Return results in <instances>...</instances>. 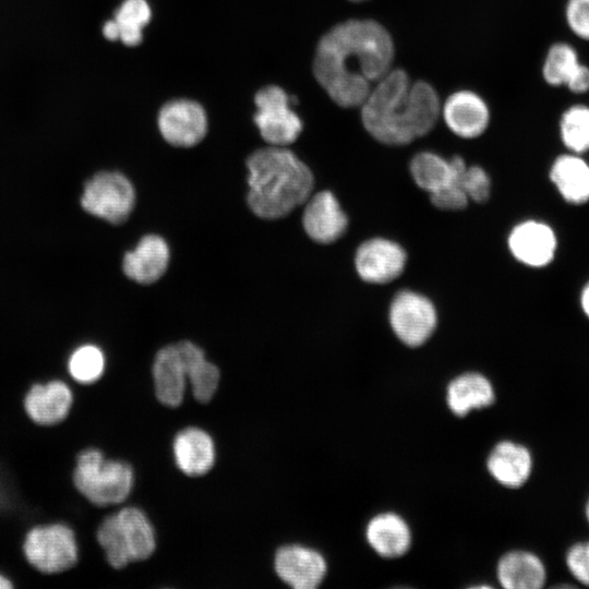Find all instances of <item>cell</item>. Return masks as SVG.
<instances>
[{"label":"cell","instance_id":"6da1fadb","mask_svg":"<svg viewBox=\"0 0 589 589\" xmlns=\"http://www.w3.org/2000/svg\"><path fill=\"white\" fill-rule=\"evenodd\" d=\"M394 44L373 20H348L330 28L316 46L313 73L338 106L360 107L388 71Z\"/></svg>","mask_w":589,"mask_h":589},{"label":"cell","instance_id":"7a4b0ae2","mask_svg":"<svg viewBox=\"0 0 589 589\" xmlns=\"http://www.w3.org/2000/svg\"><path fill=\"white\" fill-rule=\"evenodd\" d=\"M360 107L364 129L386 145H406L425 135L441 115L435 89L423 81L411 83L401 69L375 83Z\"/></svg>","mask_w":589,"mask_h":589},{"label":"cell","instance_id":"3957f363","mask_svg":"<svg viewBox=\"0 0 589 589\" xmlns=\"http://www.w3.org/2000/svg\"><path fill=\"white\" fill-rule=\"evenodd\" d=\"M248 204L265 219L281 218L311 195L314 179L309 167L280 146L255 151L247 159Z\"/></svg>","mask_w":589,"mask_h":589},{"label":"cell","instance_id":"277c9868","mask_svg":"<svg viewBox=\"0 0 589 589\" xmlns=\"http://www.w3.org/2000/svg\"><path fill=\"white\" fill-rule=\"evenodd\" d=\"M97 541L113 568L148 558L156 549L155 532L145 513L124 507L107 516L97 529Z\"/></svg>","mask_w":589,"mask_h":589},{"label":"cell","instance_id":"5b68a950","mask_svg":"<svg viewBox=\"0 0 589 589\" xmlns=\"http://www.w3.org/2000/svg\"><path fill=\"white\" fill-rule=\"evenodd\" d=\"M72 479L87 501L103 507L127 500L134 474L128 462L107 459L99 449L86 448L76 457Z\"/></svg>","mask_w":589,"mask_h":589},{"label":"cell","instance_id":"8992f818","mask_svg":"<svg viewBox=\"0 0 589 589\" xmlns=\"http://www.w3.org/2000/svg\"><path fill=\"white\" fill-rule=\"evenodd\" d=\"M79 202L86 214L111 225H120L129 218L134 207L135 192L124 175L104 170L84 181Z\"/></svg>","mask_w":589,"mask_h":589},{"label":"cell","instance_id":"52a82bcc","mask_svg":"<svg viewBox=\"0 0 589 589\" xmlns=\"http://www.w3.org/2000/svg\"><path fill=\"white\" fill-rule=\"evenodd\" d=\"M23 552L27 562L44 574L68 570L79 560L75 534L61 522L32 528L25 536Z\"/></svg>","mask_w":589,"mask_h":589},{"label":"cell","instance_id":"ba28073f","mask_svg":"<svg viewBox=\"0 0 589 589\" xmlns=\"http://www.w3.org/2000/svg\"><path fill=\"white\" fill-rule=\"evenodd\" d=\"M254 101L257 108L254 122L265 142L285 146L298 139L302 122L289 107L290 98L281 87H263L255 94Z\"/></svg>","mask_w":589,"mask_h":589},{"label":"cell","instance_id":"9c48e42d","mask_svg":"<svg viewBox=\"0 0 589 589\" xmlns=\"http://www.w3.org/2000/svg\"><path fill=\"white\" fill-rule=\"evenodd\" d=\"M388 320L400 341L409 347H419L434 333L437 313L432 301L425 296L401 290L392 300Z\"/></svg>","mask_w":589,"mask_h":589},{"label":"cell","instance_id":"30bf717a","mask_svg":"<svg viewBox=\"0 0 589 589\" xmlns=\"http://www.w3.org/2000/svg\"><path fill=\"white\" fill-rule=\"evenodd\" d=\"M158 127L163 137L169 144L190 147L205 136L207 118L199 103L190 99H175L161 107Z\"/></svg>","mask_w":589,"mask_h":589},{"label":"cell","instance_id":"8fae6325","mask_svg":"<svg viewBox=\"0 0 589 589\" xmlns=\"http://www.w3.org/2000/svg\"><path fill=\"white\" fill-rule=\"evenodd\" d=\"M407 255L396 242L373 238L359 245L354 255V267L359 277L369 284H387L404 272Z\"/></svg>","mask_w":589,"mask_h":589},{"label":"cell","instance_id":"7c38bea8","mask_svg":"<svg viewBox=\"0 0 589 589\" xmlns=\"http://www.w3.org/2000/svg\"><path fill=\"white\" fill-rule=\"evenodd\" d=\"M274 567L278 577L294 589H314L326 574L324 557L315 550L299 544L279 548Z\"/></svg>","mask_w":589,"mask_h":589},{"label":"cell","instance_id":"4fadbf2b","mask_svg":"<svg viewBox=\"0 0 589 589\" xmlns=\"http://www.w3.org/2000/svg\"><path fill=\"white\" fill-rule=\"evenodd\" d=\"M302 225L313 241L328 244L346 232L348 218L336 196L321 191L306 200Z\"/></svg>","mask_w":589,"mask_h":589},{"label":"cell","instance_id":"5bb4252c","mask_svg":"<svg viewBox=\"0 0 589 589\" xmlns=\"http://www.w3.org/2000/svg\"><path fill=\"white\" fill-rule=\"evenodd\" d=\"M448 129L462 139L480 136L489 125L490 111L485 101L470 91L452 94L441 107Z\"/></svg>","mask_w":589,"mask_h":589},{"label":"cell","instance_id":"9a60e30c","mask_svg":"<svg viewBox=\"0 0 589 589\" xmlns=\"http://www.w3.org/2000/svg\"><path fill=\"white\" fill-rule=\"evenodd\" d=\"M73 404V394L67 383L51 380L32 385L24 397V409L28 418L40 425L62 422Z\"/></svg>","mask_w":589,"mask_h":589},{"label":"cell","instance_id":"2e32d148","mask_svg":"<svg viewBox=\"0 0 589 589\" xmlns=\"http://www.w3.org/2000/svg\"><path fill=\"white\" fill-rule=\"evenodd\" d=\"M508 248L522 264L542 267L554 257L556 238L548 225L527 220L514 227L508 237Z\"/></svg>","mask_w":589,"mask_h":589},{"label":"cell","instance_id":"e0dca14e","mask_svg":"<svg viewBox=\"0 0 589 589\" xmlns=\"http://www.w3.org/2000/svg\"><path fill=\"white\" fill-rule=\"evenodd\" d=\"M169 249L166 241L156 235L143 237L134 250L124 254L122 269L127 277L149 285L158 280L167 269Z\"/></svg>","mask_w":589,"mask_h":589},{"label":"cell","instance_id":"ac0fdd59","mask_svg":"<svg viewBox=\"0 0 589 589\" xmlns=\"http://www.w3.org/2000/svg\"><path fill=\"white\" fill-rule=\"evenodd\" d=\"M173 455L178 468L190 477L207 473L216 457L211 435L194 426L185 428L176 435Z\"/></svg>","mask_w":589,"mask_h":589},{"label":"cell","instance_id":"d6986e66","mask_svg":"<svg viewBox=\"0 0 589 589\" xmlns=\"http://www.w3.org/2000/svg\"><path fill=\"white\" fill-rule=\"evenodd\" d=\"M155 395L167 407L181 405L185 392L187 376L177 345L161 348L153 363Z\"/></svg>","mask_w":589,"mask_h":589},{"label":"cell","instance_id":"ffe728a7","mask_svg":"<svg viewBox=\"0 0 589 589\" xmlns=\"http://www.w3.org/2000/svg\"><path fill=\"white\" fill-rule=\"evenodd\" d=\"M488 469L501 484L518 488L527 481L531 473V454L522 445L503 441L491 452Z\"/></svg>","mask_w":589,"mask_h":589},{"label":"cell","instance_id":"44dd1931","mask_svg":"<svg viewBox=\"0 0 589 589\" xmlns=\"http://www.w3.org/2000/svg\"><path fill=\"white\" fill-rule=\"evenodd\" d=\"M465 165L459 156L445 159L436 153L421 152L411 159L410 173L414 183L431 194L454 182Z\"/></svg>","mask_w":589,"mask_h":589},{"label":"cell","instance_id":"7402d4cb","mask_svg":"<svg viewBox=\"0 0 589 589\" xmlns=\"http://www.w3.org/2000/svg\"><path fill=\"white\" fill-rule=\"evenodd\" d=\"M176 345L182 359L187 380L192 386L193 396L199 402H208L219 385L218 368L206 360L204 351L195 344L183 340Z\"/></svg>","mask_w":589,"mask_h":589},{"label":"cell","instance_id":"603a6c76","mask_svg":"<svg viewBox=\"0 0 589 589\" xmlns=\"http://www.w3.org/2000/svg\"><path fill=\"white\" fill-rule=\"evenodd\" d=\"M501 585L507 589H539L545 581V568L541 560L525 551L505 554L497 566Z\"/></svg>","mask_w":589,"mask_h":589},{"label":"cell","instance_id":"cb8c5ba5","mask_svg":"<svg viewBox=\"0 0 589 589\" xmlns=\"http://www.w3.org/2000/svg\"><path fill=\"white\" fill-rule=\"evenodd\" d=\"M366 539L375 552L384 557L405 554L411 541L407 524L393 513H383L372 518L366 527Z\"/></svg>","mask_w":589,"mask_h":589},{"label":"cell","instance_id":"d4e9b609","mask_svg":"<svg viewBox=\"0 0 589 589\" xmlns=\"http://www.w3.org/2000/svg\"><path fill=\"white\" fill-rule=\"evenodd\" d=\"M550 177L567 202L581 204L589 200V165L579 154L557 157L551 167Z\"/></svg>","mask_w":589,"mask_h":589},{"label":"cell","instance_id":"484cf974","mask_svg":"<svg viewBox=\"0 0 589 589\" xmlns=\"http://www.w3.org/2000/svg\"><path fill=\"white\" fill-rule=\"evenodd\" d=\"M494 392L490 381L479 373H465L454 378L447 387V404L457 416L471 409L491 405Z\"/></svg>","mask_w":589,"mask_h":589},{"label":"cell","instance_id":"4316f807","mask_svg":"<svg viewBox=\"0 0 589 589\" xmlns=\"http://www.w3.org/2000/svg\"><path fill=\"white\" fill-rule=\"evenodd\" d=\"M582 63L576 49L567 43L553 44L545 56L542 75L551 86H567Z\"/></svg>","mask_w":589,"mask_h":589},{"label":"cell","instance_id":"83f0119b","mask_svg":"<svg viewBox=\"0 0 589 589\" xmlns=\"http://www.w3.org/2000/svg\"><path fill=\"white\" fill-rule=\"evenodd\" d=\"M151 20V8L146 0H124L115 13L119 39L127 46L142 41L143 27Z\"/></svg>","mask_w":589,"mask_h":589},{"label":"cell","instance_id":"f1b7e54d","mask_svg":"<svg viewBox=\"0 0 589 589\" xmlns=\"http://www.w3.org/2000/svg\"><path fill=\"white\" fill-rule=\"evenodd\" d=\"M560 133L564 145L572 153L589 152V106L568 107L561 117Z\"/></svg>","mask_w":589,"mask_h":589},{"label":"cell","instance_id":"f546056e","mask_svg":"<svg viewBox=\"0 0 589 589\" xmlns=\"http://www.w3.org/2000/svg\"><path fill=\"white\" fill-rule=\"evenodd\" d=\"M105 364V354L98 346L83 344L70 353L67 369L75 382L92 384L101 377Z\"/></svg>","mask_w":589,"mask_h":589},{"label":"cell","instance_id":"4dcf8cb0","mask_svg":"<svg viewBox=\"0 0 589 589\" xmlns=\"http://www.w3.org/2000/svg\"><path fill=\"white\" fill-rule=\"evenodd\" d=\"M457 182L466 193L469 201L484 203L490 196L491 180L489 175L479 166L465 165L458 176Z\"/></svg>","mask_w":589,"mask_h":589},{"label":"cell","instance_id":"1f68e13d","mask_svg":"<svg viewBox=\"0 0 589 589\" xmlns=\"http://www.w3.org/2000/svg\"><path fill=\"white\" fill-rule=\"evenodd\" d=\"M565 19L575 36L589 40V0H567Z\"/></svg>","mask_w":589,"mask_h":589},{"label":"cell","instance_id":"d6a6232c","mask_svg":"<svg viewBox=\"0 0 589 589\" xmlns=\"http://www.w3.org/2000/svg\"><path fill=\"white\" fill-rule=\"evenodd\" d=\"M431 203L442 211H461L469 200L457 182V178L450 184L430 194Z\"/></svg>","mask_w":589,"mask_h":589},{"label":"cell","instance_id":"836d02e7","mask_svg":"<svg viewBox=\"0 0 589 589\" xmlns=\"http://www.w3.org/2000/svg\"><path fill=\"white\" fill-rule=\"evenodd\" d=\"M566 565L576 580L589 586V542L574 544L566 554Z\"/></svg>","mask_w":589,"mask_h":589},{"label":"cell","instance_id":"e575fe53","mask_svg":"<svg viewBox=\"0 0 589 589\" xmlns=\"http://www.w3.org/2000/svg\"><path fill=\"white\" fill-rule=\"evenodd\" d=\"M570 92L582 94L589 91V67L582 63L578 72L566 86Z\"/></svg>","mask_w":589,"mask_h":589},{"label":"cell","instance_id":"d590c367","mask_svg":"<svg viewBox=\"0 0 589 589\" xmlns=\"http://www.w3.org/2000/svg\"><path fill=\"white\" fill-rule=\"evenodd\" d=\"M103 34L109 40L119 39L118 27L113 20L107 21L104 24Z\"/></svg>","mask_w":589,"mask_h":589},{"label":"cell","instance_id":"8d00e7d4","mask_svg":"<svg viewBox=\"0 0 589 589\" xmlns=\"http://www.w3.org/2000/svg\"><path fill=\"white\" fill-rule=\"evenodd\" d=\"M581 305H582V310L584 312L587 314V316L589 317V283L586 285V287L584 288L582 290V293H581Z\"/></svg>","mask_w":589,"mask_h":589},{"label":"cell","instance_id":"74e56055","mask_svg":"<svg viewBox=\"0 0 589 589\" xmlns=\"http://www.w3.org/2000/svg\"><path fill=\"white\" fill-rule=\"evenodd\" d=\"M13 585L11 582V580L5 577L4 575L0 574V589H8V588H12Z\"/></svg>","mask_w":589,"mask_h":589},{"label":"cell","instance_id":"f35d334b","mask_svg":"<svg viewBox=\"0 0 589 589\" xmlns=\"http://www.w3.org/2000/svg\"><path fill=\"white\" fill-rule=\"evenodd\" d=\"M586 517H587V520L589 522V498H588L587 505H586Z\"/></svg>","mask_w":589,"mask_h":589},{"label":"cell","instance_id":"ab89813d","mask_svg":"<svg viewBox=\"0 0 589 589\" xmlns=\"http://www.w3.org/2000/svg\"><path fill=\"white\" fill-rule=\"evenodd\" d=\"M350 1H353V2H362V1H366V0H350Z\"/></svg>","mask_w":589,"mask_h":589}]
</instances>
